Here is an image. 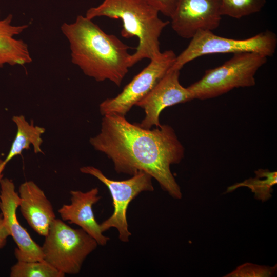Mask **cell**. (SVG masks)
<instances>
[{
    "instance_id": "obj_1",
    "label": "cell",
    "mask_w": 277,
    "mask_h": 277,
    "mask_svg": "<svg viewBox=\"0 0 277 277\" xmlns=\"http://www.w3.org/2000/svg\"><path fill=\"white\" fill-rule=\"evenodd\" d=\"M89 142L112 161L117 173L133 175L144 171L171 197L182 198L170 166L182 161L185 149L170 125L145 129L128 122L125 116L107 114L102 120L100 133Z\"/></svg>"
},
{
    "instance_id": "obj_2",
    "label": "cell",
    "mask_w": 277,
    "mask_h": 277,
    "mask_svg": "<svg viewBox=\"0 0 277 277\" xmlns=\"http://www.w3.org/2000/svg\"><path fill=\"white\" fill-rule=\"evenodd\" d=\"M61 29L69 42L73 64L97 82L109 80L120 86L131 67V47L85 16L64 23Z\"/></svg>"
},
{
    "instance_id": "obj_3",
    "label": "cell",
    "mask_w": 277,
    "mask_h": 277,
    "mask_svg": "<svg viewBox=\"0 0 277 277\" xmlns=\"http://www.w3.org/2000/svg\"><path fill=\"white\" fill-rule=\"evenodd\" d=\"M159 13L144 0H104L99 5L89 8L85 16L90 19L105 16L121 20L122 36H135L138 41L135 51L131 54L132 67L143 59L151 60L161 53L160 37L169 22L162 20Z\"/></svg>"
},
{
    "instance_id": "obj_4",
    "label": "cell",
    "mask_w": 277,
    "mask_h": 277,
    "mask_svg": "<svg viewBox=\"0 0 277 277\" xmlns=\"http://www.w3.org/2000/svg\"><path fill=\"white\" fill-rule=\"evenodd\" d=\"M267 57L253 52L234 55L223 65L207 70L202 77L188 87L194 99L204 100L220 96L238 88L255 86V75Z\"/></svg>"
},
{
    "instance_id": "obj_5",
    "label": "cell",
    "mask_w": 277,
    "mask_h": 277,
    "mask_svg": "<svg viewBox=\"0 0 277 277\" xmlns=\"http://www.w3.org/2000/svg\"><path fill=\"white\" fill-rule=\"evenodd\" d=\"M98 245L82 229H74L56 218L41 247L45 261L65 275H75Z\"/></svg>"
},
{
    "instance_id": "obj_6",
    "label": "cell",
    "mask_w": 277,
    "mask_h": 277,
    "mask_svg": "<svg viewBox=\"0 0 277 277\" xmlns=\"http://www.w3.org/2000/svg\"><path fill=\"white\" fill-rule=\"evenodd\" d=\"M191 39L186 48L176 55L172 68L181 70L195 58L211 54L253 52L271 57L277 46V36L270 30L243 39L221 37L211 31H201Z\"/></svg>"
},
{
    "instance_id": "obj_7",
    "label": "cell",
    "mask_w": 277,
    "mask_h": 277,
    "mask_svg": "<svg viewBox=\"0 0 277 277\" xmlns=\"http://www.w3.org/2000/svg\"><path fill=\"white\" fill-rule=\"evenodd\" d=\"M80 171L91 175L100 180L108 189L112 199L113 212L100 224L103 232L111 228L118 232V238L123 242H128L131 233L129 231L127 211L131 202L144 191H153L152 176L139 171L132 177L122 181H116L106 177L98 168L87 166L81 167Z\"/></svg>"
},
{
    "instance_id": "obj_8",
    "label": "cell",
    "mask_w": 277,
    "mask_h": 277,
    "mask_svg": "<svg viewBox=\"0 0 277 277\" xmlns=\"http://www.w3.org/2000/svg\"><path fill=\"white\" fill-rule=\"evenodd\" d=\"M176 55L171 50H166L150 60L149 64L113 98H108L99 106L101 114H115L125 116L132 107L154 88L173 65Z\"/></svg>"
},
{
    "instance_id": "obj_9",
    "label": "cell",
    "mask_w": 277,
    "mask_h": 277,
    "mask_svg": "<svg viewBox=\"0 0 277 277\" xmlns=\"http://www.w3.org/2000/svg\"><path fill=\"white\" fill-rule=\"evenodd\" d=\"M19 200L13 182L2 178L0 181V210L5 226L17 245L15 257L19 261L44 260L42 247L32 239L17 219L16 210Z\"/></svg>"
},
{
    "instance_id": "obj_10",
    "label": "cell",
    "mask_w": 277,
    "mask_h": 277,
    "mask_svg": "<svg viewBox=\"0 0 277 277\" xmlns=\"http://www.w3.org/2000/svg\"><path fill=\"white\" fill-rule=\"evenodd\" d=\"M221 17L219 0H176L170 18L174 31L191 39L199 31L216 29Z\"/></svg>"
},
{
    "instance_id": "obj_11",
    "label": "cell",
    "mask_w": 277,
    "mask_h": 277,
    "mask_svg": "<svg viewBox=\"0 0 277 277\" xmlns=\"http://www.w3.org/2000/svg\"><path fill=\"white\" fill-rule=\"evenodd\" d=\"M180 70L171 67L154 88L135 106L144 110L145 116L139 125L145 129L160 127V115L166 108L194 100L188 87L180 83Z\"/></svg>"
},
{
    "instance_id": "obj_12",
    "label": "cell",
    "mask_w": 277,
    "mask_h": 277,
    "mask_svg": "<svg viewBox=\"0 0 277 277\" xmlns=\"http://www.w3.org/2000/svg\"><path fill=\"white\" fill-rule=\"evenodd\" d=\"M70 194L71 203L63 205L58 210L62 220L80 226L92 237L98 245H106L110 238L103 234L92 209L93 205L102 197L98 195V189L92 188L85 192L71 190Z\"/></svg>"
},
{
    "instance_id": "obj_13",
    "label": "cell",
    "mask_w": 277,
    "mask_h": 277,
    "mask_svg": "<svg viewBox=\"0 0 277 277\" xmlns=\"http://www.w3.org/2000/svg\"><path fill=\"white\" fill-rule=\"evenodd\" d=\"M19 207L30 227L38 234H47L56 219L53 206L44 191L33 181L22 183L18 189Z\"/></svg>"
},
{
    "instance_id": "obj_14",
    "label": "cell",
    "mask_w": 277,
    "mask_h": 277,
    "mask_svg": "<svg viewBox=\"0 0 277 277\" xmlns=\"http://www.w3.org/2000/svg\"><path fill=\"white\" fill-rule=\"evenodd\" d=\"M12 18V15L9 14L0 19V68L7 64L24 66L32 61L27 44L14 37L23 33L28 25H13Z\"/></svg>"
},
{
    "instance_id": "obj_15",
    "label": "cell",
    "mask_w": 277,
    "mask_h": 277,
    "mask_svg": "<svg viewBox=\"0 0 277 277\" xmlns=\"http://www.w3.org/2000/svg\"><path fill=\"white\" fill-rule=\"evenodd\" d=\"M12 121L16 124L17 132L9 152L0 167V176L5 166L11 159L15 156L22 154L25 149H29L31 144L35 153H44L41 146L43 143L41 135L45 132L43 127L35 126L33 123L29 124L24 115H15Z\"/></svg>"
},
{
    "instance_id": "obj_16",
    "label": "cell",
    "mask_w": 277,
    "mask_h": 277,
    "mask_svg": "<svg viewBox=\"0 0 277 277\" xmlns=\"http://www.w3.org/2000/svg\"><path fill=\"white\" fill-rule=\"evenodd\" d=\"M254 173L255 177L228 187L226 193L232 192L239 187H246L254 194L255 199L262 202L267 201L272 197V187L277 184V172L259 169Z\"/></svg>"
},
{
    "instance_id": "obj_17",
    "label": "cell",
    "mask_w": 277,
    "mask_h": 277,
    "mask_svg": "<svg viewBox=\"0 0 277 277\" xmlns=\"http://www.w3.org/2000/svg\"><path fill=\"white\" fill-rule=\"evenodd\" d=\"M10 277H64L60 272L44 260L40 261H19L10 268Z\"/></svg>"
},
{
    "instance_id": "obj_18",
    "label": "cell",
    "mask_w": 277,
    "mask_h": 277,
    "mask_svg": "<svg viewBox=\"0 0 277 277\" xmlns=\"http://www.w3.org/2000/svg\"><path fill=\"white\" fill-rule=\"evenodd\" d=\"M222 16L240 19L260 12L266 0H219Z\"/></svg>"
},
{
    "instance_id": "obj_19",
    "label": "cell",
    "mask_w": 277,
    "mask_h": 277,
    "mask_svg": "<svg viewBox=\"0 0 277 277\" xmlns=\"http://www.w3.org/2000/svg\"><path fill=\"white\" fill-rule=\"evenodd\" d=\"M276 266L269 267L252 263H245L225 276L268 277L274 274Z\"/></svg>"
},
{
    "instance_id": "obj_20",
    "label": "cell",
    "mask_w": 277,
    "mask_h": 277,
    "mask_svg": "<svg viewBox=\"0 0 277 277\" xmlns=\"http://www.w3.org/2000/svg\"><path fill=\"white\" fill-rule=\"evenodd\" d=\"M163 15L170 17L174 9L176 0H144Z\"/></svg>"
},
{
    "instance_id": "obj_21",
    "label": "cell",
    "mask_w": 277,
    "mask_h": 277,
    "mask_svg": "<svg viewBox=\"0 0 277 277\" xmlns=\"http://www.w3.org/2000/svg\"><path fill=\"white\" fill-rule=\"evenodd\" d=\"M9 236V231L5 226L2 214L0 213V249L5 246Z\"/></svg>"
},
{
    "instance_id": "obj_22",
    "label": "cell",
    "mask_w": 277,
    "mask_h": 277,
    "mask_svg": "<svg viewBox=\"0 0 277 277\" xmlns=\"http://www.w3.org/2000/svg\"><path fill=\"white\" fill-rule=\"evenodd\" d=\"M3 160H2V159H0V167L1 166V165H2V163H3Z\"/></svg>"
}]
</instances>
